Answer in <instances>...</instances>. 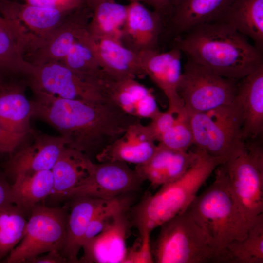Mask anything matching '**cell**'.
<instances>
[{
	"label": "cell",
	"mask_w": 263,
	"mask_h": 263,
	"mask_svg": "<svg viewBox=\"0 0 263 263\" xmlns=\"http://www.w3.org/2000/svg\"><path fill=\"white\" fill-rule=\"evenodd\" d=\"M33 92L32 118L54 128L65 139L67 147L90 158L95 157L130 125L140 120L111 102L92 103Z\"/></svg>",
	"instance_id": "1"
},
{
	"label": "cell",
	"mask_w": 263,
	"mask_h": 263,
	"mask_svg": "<svg viewBox=\"0 0 263 263\" xmlns=\"http://www.w3.org/2000/svg\"><path fill=\"white\" fill-rule=\"evenodd\" d=\"M175 46L188 59L236 80L263 66V52L246 36L220 21L193 28L177 39Z\"/></svg>",
	"instance_id": "2"
},
{
	"label": "cell",
	"mask_w": 263,
	"mask_h": 263,
	"mask_svg": "<svg viewBox=\"0 0 263 263\" xmlns=\"http://www.w3.org/2000/svg\"><path fill=\"white\" fill-rule=\"evenodd\" d=\"M196 149L198 158L184 174L162 186L155 194L146 196L133 207L132 222L139 234L145 231L151 233L186 211L213 171L225 161L223 158Z\"/></svg>",
	"instance_id": "3"
},
{
	"label": "cell",
	"mask_w": 263,
	"mask_h": 263,
	"mask_svg": "<svg viewBox=\"0 0 263 263\" xmlns=\"http://www.w3.org/2000/svg\"><path fill=\"white\" fill-rule=\"evenodd\" d=\"M215 170L212 184L197 195L186 210L205 232L220 257L228 243L245 237L252 222L239 209L221 165Z\"/></svg>",
	"instance_id": "4"
},
{
	"label": "cell",
	"mask_w": 263,
	"mask_h": 263,
	"mask_svg": "<svg viewBox=\"0 0 263 263\" xmlns=\"http://www.w3.org/2000/svg\"><path fill=\"white\" fill-rule=\"evenodd\" d=\"M255 140L241 139L221 165L239 209L250 223L263 214V149Z\"/></svg>",
	"instance_id": "5"
},
{
	"label": "cell",
	"mask_w": 263,
	"mask_h": 263,
	"mask_svg": "<svg viewBox=\"0 0 263 263\" xmlns=\"http://www.w3.org/2000/svg\"><path fill=\"white\" fill-rule=\"evenodd\" d=\"M160 227L151 248L154 262L218 263V252L187 210Z\"/></svg>",
	"instance_id": "6"
},
{
	"label": "cell",
	"mask_w": 263,
	"mask_h": 263,
	"mask_svg": "<svg viewBox=\"0 0 263 263\" xmlns=\"http://www.w3.org/2000/svg\"><path fill=\"white\" fill-rule=\"evenodd\" d=\"M188 114L196 149L225 161L243 138L241 113L235 100L206 112Z\"/></svg>",
	"instance_id": "7"
},
{
	"label": "cell",
	"mask_w": 263,
	"mask_h": 263,
	"mask_svg": "<svg viewBox=\"0 0 263 263\" xmlns=\"http://www.w3.org/2000/svg\"><path fill=\"white\" fill-rule=\"evenodd\" d=\"M30 213L24 236L3 263H26L44 253L61 251L68 216L66 207H48L38 204Z\"/></svg>",
	"instance_id": "8"
},
{
	"label": "cell",
	"mask_w": 263,
	"mask_h": 263,
	"mask_svg": "<svg viewBox=\"0 0 263 263\" xmlns=\"http://www.w3.org/2000/svg\"><path fill=\"white\" fill-rule=\"evenodd\" d=\"M106 76L96 77L83 75L60 62H53L33 65L26 80L33 91H41L65 99L105 103L110 102L104 87Z\"/></svg>",
	"instance_id": "9"
},
{
	"label": "cell",
	"mask_w": 263,
	"mask_h": 263,
	"mask_svg": "<svg viewBox=\"0 0 263 263\" xmlns=\"http://www.w3.org/2000/svg\"><path fill=\"white\" fill-rule=\"evenodd\" d=\"M238 81L188 59L182 72L178 94L188 113L206 112L232 103Z\"/></svg>",
	"instance_id": "10"
},
{
	"label": "cell",
	"mask_w": 263,
	"mask_h": 263,
	"mask_svg": "<svg viewBox=\"0 0 263 263\" xmlns=\"http://www.w3.org/2000/svg\"><path fill=\"white\" fill-rule=\"evenodd\" d=\"M144 180L127 163L120 161L94 163L89 176L61 199L89 197L109 200L136 191Z\"/></svg>",
	"instance_id": "11"
},
{
	"label": "cell",
	"mask_w": 263,
	"mask_h": 263,
	"mask_svg": "<svg viewBox=\"0 0 263 263\" xmlns=\"http://www.w3.org/2000/svg\"><path fill=\"white\" fill-rule=\"evenodd\" d=\"M92 11L85 5L69 14L54 30L43 37L34 35L24 53L34 66L61 62L79 36L86 29Z\"/></svg>",
	"instance_id": "12"
},
{
	"label": "cell",
	"mask_w": 263,
	"mask_h": 263,
	"mask_svg": "<svg viewBox=\"0 0 263 263\" xmlns=\"http://www.w3.org/2000/svg\"><path fill=\"white\" fill-rule=\"evenodd\" d=\"M31 145L8 156L1 166L7 178L13 182L39 171L51 170L61 152L66 146L61 136L33 133Z\"/></svg>",
	"instance_id": "13"
},
{
	"label": "cell",
	"mask_w": 263,
	"mask_h": 263,
	"mask_svg": "<svg viewBox=\"0 0 263 263\" xmlns=\"http://www.w3.org/2000/svg\"><path fill=\"white\" fill-rule=\"evenodd\" d=\"M181 53L175 46L165 52L153 50L139 53L145 75L166 96L169 102L168 109L176 113L184 108L178 94L182 72Z\"/></svg>",
	"instance_id": "14"
},
{
	"label": "cell",
	"mask_w": 263,
	"mask_h": 263,
	"mask_svg": "<svg viewBox=\"0 0 263 263\" xmlns=\"http://www.w3.org/2000/svg\"><path fill=\"white\" fill-rule=\"evenodd\" d=\"M77 39L85 42L94 53L102 70L114 79L146 76L139 53L120 40L103 38L94 39L84 30Z\"/></svg>",
	"instance_id": "15"
},
{
	"label": "cell",
	"mask_w": 263,
	"mask_h": 263,
	"mask_svg": "<svg viewBox=\"0 0 263 263\" xmlns=\"http://www.w3.org/2000/svg\"><path fill=\"white\" fill-rule=\"evenodd\" d=\"M126 212L120 213L99 233L83 244L79 263H123L130 226Z\"/></svg>",
	"instance_id": "16"
},
{
	"label": "cell",
	"mask_w": 263,
	"mask_h": 263,
	"mask_svg": "<svg viewBox=\"0 0 263 263\" xmlns=\"http://www.w3.org/2000/svg\"><path fill=\"white\" fill-rule=\"evenodd\" d=\"M162 16L141 2H130L127 5L121 42L137 53L157 50L162 27Z\"/></svg>",
	"instance_id": "17"
},
{
	"label": "cell",
	"mask_w": 263,
	"mask_h": 263,
	"mask_svg": "<svg viewBox=\"0 0 263 263\" xmlns=\"http://www.w3.org/2000/svg\"><path fill=\"white\" fill-rule=\"evenodd\" d=\"M26 79L7 77L0 84V125L16 133L33 134L31 100L26 94Z\"/></svg>",
	"instance_id": "18"
},
{
	"label": "cell",
	"mask_w": 263,
	"mask_h": 263,
	"mask_svg": "<svg viewBox=\"0 0 263 263\" xmlns=\"http://www.w3.org/2000/svg\"><path fill=\"white\" fill-rule=\"evenodd\" d=\"M105 91L110 102L139 119H151L160 112L151 91L136 78L114 79L109 76Z\"/></svg>",
	"instance_id": "19"
},
{
	"label": "cell",
	"mask_w": 263,
	"mask_h": 263,
	"mask_svg": "<svg viewBox=\"0 0 263 263\" xmlns=\"http://www.w3.org/2000/svg\"><path fill=\"white\" fill-rule=\"evenodd\" d=\"M147 125L141 120L132 124L118 139L107 146L95 158L98 162L120 161L136 165L147 162L157 145Z\"/></svg>",
	"instance_id": "20"
},
{
	"label": "cell",
	"mask_w": 263,
	"mask_h": 263,
	"mask_svg": "<svg viewBox=\"0 0 263 263\" xmlns=\"http://www.w3.org/2000/svg\"><path fill=\"white\" fill-rule=\"evenodd\" d=\"M198 150L178 151L158 143L152 156L135 170L154 187L163 186L181 177L195 163Z\"/></svg>",
	"instance_id": "21"
},
{
	"label": "cell",
	"mask_w": 263,
	"mask_h": 263,
	"mask_svg": "<svg viewBox=\"0 0 263 263\" xmlns=\"http://www.w3.org/2000/svg\"><path fill=\"white\" fill-rule=\"evenodd\" d=\"M234 100L241 113L242 138L256 139L263 132V66L238 81Z\"/></svg>",
	"instance_id": "22"
},
{
	"label": "cell",
	"mask_w": 263,
	"mask_h": 263,
	"mask_svg": "<svg viewBox=\"0 0 263 263\" xmlns=\"http://www.w3.org/2000/svg\"><path fill=\"white\" fill-rule=\"evenodd\" d=\"M72 12L31 5L17 0H0V14L7 19L18 22L36 36L47 35Z\"/></svg>",
	"instance_id": "23"
},
{
	"label": "cell",
	"mask_w": 263,
	"mask_h": 263,
	"mask_svg": "<svg viewBox=\"0 0 263 263\" xmlns=\"http://www.w3.org/2000/svg\"><path fill=\"white\" fill-rule=\"evenodd\" d=\"M233 0H174L169 14L174 31L182 35L202 24L217 21Z\"/></svg>",
	"instance_id": "24"
},
{
	"label": "cell",
	"mask_w": 263,
	"mask_h": 263,
	"mask_svg": "<svg viewBox=\"0 0 263 263\" xmlns=\"http://www.w3.org/2000/svg\"><path fill=\"white\" fill-rule=\"evenodd\" d=\"M93 164L86 154L65 146L51 169L54 188L51 195L61 199L89 176Z\"/></svg>",
	"instance_id": "25"
},
{
	"label": "cell",
	"mask_w": 263,
	"mask_h": 263,
	"mask_svg": "<svg viewBox=\"0 0 263 263\" xmlns=\"http://www.w3.org/2000/svg\"><path fill=\"white\" fill-rule=\"evenodd\" d=\"M73 200L68 214L66 236L61 253L67 263H79L78 255L89 223L99 207L106 201L89 197Z\"/></svg>",
	"instance_id": "26"
},
{
	"label": "cell",
	"mask_w": 263,
	"mask_h": 263,
	"mask_svg": "<svg viewBox=\"0 0 263 263\" xmlns=\"http://www.w3.org/2000/svg\"><path fill=\"white\" fill-rule=\"evenodd\" d=\"M217 21L250 38L263 52V0H233Z\"/></svg>",
	"instance_id": "27"
},
{
	"label": "cell",
	"mask_w": 263,
	"mask_h": 263,
	"mask_svg": "<svg viewBox=\"0 0 263 263\" xmlns=\"http://www.w3.org/2000/svg\"><path fill=\"white\" fill-rule=\"evenodd\" d=\"M219 263H263V214L251 224L242 240L228 243L221 252Z\"/></svg>",
	"instance_id": "28"
},
{
	"label": "cell",
	"mask_w": 263,
	"mask_h": 263,
	"mask_svg": "<svg viewBox=\"0 0 263 263\" xmlns=\"http://www.w3.org/2000/svg\"><path fill=\"white\" fill-rule=\"evenodd\" d=\"M127 13V5L116 1L100 3L92 11L87 32L94 39L110 38L121 41Z\"/></svg>",
	"instance_id": "29"
},
{
	"label": "cell",
	"mask_w": 263,
	"mask_h": 263,
	"mask_svg": "<svg viewBox=\"0 0 263 263\" xmlns=\"http://www.w3.org/2000/svg\"><path fill=\"white\" fill-rule=\"evenodd\" d=\"M13 203L25 213L52 194L54 179L51 170H43L17 179L11 184Z\"/></svg>",
	"instance_id": "30"
},
{
	"label": "cell",
	"mask_w": 263,
	"mask_h": 263,
	"mask_svg": "<svg viewBox=\"0 0 263 263\" xmlns=\"http://www.w3.org/2000/svg\"><path fill=\"white\" fill-rule=\"evenodd\" d=\"M27 43L26 40L0 27V73L7 77L27 78L33 68L24 58Z\"/></svg>",
	"instance_id": "31"
},
{
	"label": "cell",
	"mask_w": 263,
	"mask_h": 263,
	"mask_svg": "<svg viewBox=\"0 0 263 263\" xmlns=\"http://www.w3.org/2000/svg\"><path fill=\"white\" fill-rule=\"evenodd\" d=\"M27 224L25 213L17 206L0 208V261L21 241Z\"/></svg>",
	"instance_id": "32"
},
{
	"label": "cell",
	"mask_w": 263,
	"mask_h": 263,
	"mask_svg": "<svg viewBox=\"0 0 263 263\" xmlns=\"http://www.w3.org/2000/svg\"><path fill=\"white\" fill-rule=\"evenodd\" d=\"M78 73L102 77L106 73L101 68L91 48L82 41L77 39L60 62Z\"/></svg>",
	"instance_id": "33"
},
{
	"label": "cell",
	"mask_w": 263,
	"mask_h": 263,
	"mask_svg": "<svg viewBox=\"0 0 263 263\" xmlns=\"http://www.w3.org/2000/svg\"><path fill=\"white\" fill-rule=\"evenodd\" d=\"M126 195L106 200L99 207L89 223L82 244L102 231L118 214L128 210L132 199Z\"/></svg>",
	"instance_id": "34"
},
{
	"label": "cell",
	"mask_w": 263,
	"mask_h": 263,
	"mask_svg": "<svg viewBox=\"0 0 263 263\" xmlns=\"http://www.w3.org/2000/svg\"><path fill=\"white\" fill-rule=\"evenodd\" d=\"M158 143L172 150L187 151L193 145V137L188 113L184 108L176 114L170 129L160 138Z\"/></svg>",
	"instance_id": "35"
},
{
	"label": "cell",
	"mask_w": 263,
	"mask_h": 263,
	"mask_svg": "<svg viewBox=\"0 0 263 263\" xmlns=\"http://www.w3.org/2000/svg\"><path fill=\"white\" fill-rule=\"evenodd\" d=\"M150 233L145 231L140 234L139 239L132 246L127 249L123 263H152L154 259L150 242Z\"/></svg>",
	"instance_id": "36"
},
{
	"label": "cell",
	"mask_w": 263,
	"mask_h": 263,
	"mask_svg": "<svg viewBox=\"0 0 263 263\" xmlns=\"http://www.w3.org/2000/svg\"><path fill=\"white\" fill-rule=\"evenodd\" d=\"M177 113L168 109L164 112L160 111L150 119V123L147 125L156 142H158L161 136L172 126Z\"/></svg>",
	"instance_id": "37"
},
{
	"label": "cell",
	"mask_w": 263,
	"mask_h": 263,
	"mask_svg": "<svg viewBox=\"0 0 263 263\" xmlns=\"http://www.w3.org/2000/svg\"><path fill=\"white\" fill-rule=\"evenodd\" d=\"M27 135L13 132L0 125V156L13 154Z\"/></svg>",
	"instance_id": "38"
},
{
	"label": "cell",
	"mask_w": 263,
	"mask_h": 263,
	"mask_svg": "<svg viewBox=\"0 0 263 263\" xmlns=\"http://www.w3.org/2000/svg\"><path fill=\"white\" fill-rule=\"evenodd\" d=\"M27 4L73 12L86 5L85 0H19Z\"/></svg>",
	"instance_id": "39"
},
{
	"label": "cell",
	"mask_w": 263,
	"mask_h": 263,
	"mask_svg": "<svg viewBox=\"0 0 263 263\" xmlns=\"http://www.w3.org/2000/svg\"><path fill=\"white\" fill-rule=\"evenodd\" d=\"M3 172L0 173V208L14 205L11 184Z\"/></svg>",
	"instance_id": "40"
},
{
	"label": "cell",
	"mask_w": 263,
	"mask_h": 263,
	"mask_svg": "<svg viewBox=\"0 0 263 263\" xmlns=\"http://www.w3.org/2000/svg\"><path fill=\"white\" fill-rule=\"evenodd\" d=\"M66 259L63 256L60 251L52 250L48 253L40 256L39 255L31 258L26 263H65Z\"/></svg>",
	"instance_id": "41"
},
{
	"label": "cell",
	"mask_w": 263,
	"mask_h": 263,
	"mask_svg": "<svg viewBox=\"0 0 263 263\" xmlns=\"http://www.w3.org/2000/svg\"><path fill=\"white\" fill-rule=\"evenodd\" d=\"M130 2L138 1L151 6L161 15L169 14L174 0H129Z\"/></svg>",
	"instance_id": "42"
},
{
	"label": "cell",
	"mask_w": 263,
	"mask_h": 263,
	"mask_svg": "<svg viewBox=\"0 0 263 263\" xmlns=\"http://www.w3.org/2000/svg\"><path fill=\"white\" fill-rule=\"evenodd\" d=\"M86 5L91 10L98 4L103 2H114L115 0H85Z\"/></svg>",
	"instance_id": "43"
},
{
	"label": "cell",
	"mask_w": 263,
	"mask_h": 263,
	"mask_svg": "<svg viewBox=\"0 0 263 263\" xmlns=\"http://www.w3.org/2000/svg\"><path fill=\"white\" fill-rule=\"evenodd\" d=\"M7 77L0 73V84L5 80Z\"/></svg>",
	"instance_id": "44"
}]
</instances>
